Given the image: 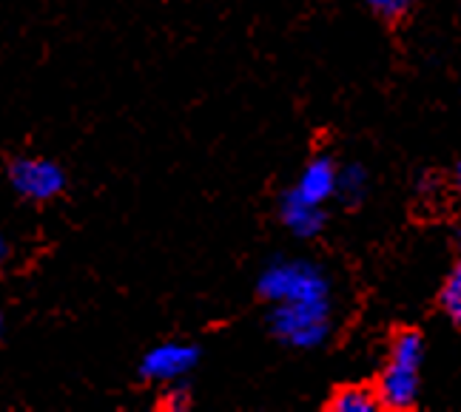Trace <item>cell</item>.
Wrapping results in <instances>:
<instances>
[{"mask_svg": "<svg viewBox=\"0 0 461 412\" xmlns=\"http://www.w3.org/2000/svg\"><path fill=\"white\" fill-rule=\"evenodd\" d=\"M6 179H9V188L21 196L23 202H32V205L55 202L68 188L66 168L58 159L38 157V154L12 157V163L6 166Z\"/></svg>", "mask_w": 461, "mask_h": 412, "instance_id": "277c9868", "label": "cell"}, {"mask_svg": "<svg viewBox=\"0 0 461 412\" xmlns=\"http://www.w3.org/2000/svg\"><path fill=\"white\" fill-rule=\"evenodd\" d=\"M456 242H458V247H461V225L456 228Z\"/></svg>", "mask_w": 461, "mask_h": 412, "instance_id": "9a60e30c", "label": "cell"}, {"mask_svg": "<svg viewBox=\"0 0 461 412\" xmlns=\"http://www.w3.org/2000/svg\"><path fill=\"white\" fill-rule=\"evenodd\" d=\"M203 358V350L194 342H180V338H171V342H159L143 353L137 364V375L146 384H174L183 381L185 375L197 370Z\"/></svg>", "mask_w": 461, "mask_h": 412, "instance_id": "5b68a950", "label": "cell"}, {"mask_svg": "<svg viewBox=\"0 0 461 412\" xmlns=\"http://www.w3.org/2000/svg\"><path fill=\"white\" fill-rule=\"evenodd\" d=\"M450 183H453V188L461 193V157L456 159V166H453V176H450Z\"/></svg>", "mask_w": 461, "mask_h": 412, "instance_id": "4fadbf2b", "label": "cell"}, {"mask_svg": "<svg viewBox=\"0 0 461 412\" xmlns=\"http://www.w3.org/2000/svg\"><path fill=\"white\" fill-rule=\"evenodd\" d=\"M379 396L374 384H362V381H350L336 387L328 401L325 412H379Z\"/></svg>", "mask_w": 461, "mask_h": 412, "instance_id": "ba28073f", "label": "cell"}, {"mask_svg": "<svg viewBox=\"0 0 461 412\" xmlns=\"http://www.w3.org/2000/svg\"><path fill=\"white\" fill-rule=\"evenodd\" d=\"M4 325H6V321H4V313H0V336H4Z\"/></svg>", "mask_w": 461, "mask_h": 412, "instance_id": "2e32d148", "label": "cell"}, {"mask_svg": "<svg viewBox=\"0 0 461 412\" xmlns=\"http://www.w3.org/2000/svg\"><path fill=\"white\" fill-rule=\"evenodd\" d=\"M365 4L387 26H402L416 9V0H365Z\"/></svg>", "mask_w": 461, "mask_h": 412, "instance_id": "8fae6325", "label": "cell"}, {"mask_svg": "<svg viewBox=\"0 0 461 412\" xmlns=\"http://www.w3.org/2000/svg\"><path fill=\"white\" fill-rule=\"evenodd\" d=\"M191 407V390L183 381H174L163 387V396L157 399V409H168V412H183Z\"/></svg>", "mask_w": 461, "mask_h": 412, "instance_id": "7c38bea8", "label": "cell"}, {"mask_svg": "<svg viewBox=\"0 0 461 412\" xmlns=\"http://www.w3.org/2000/svg\"><path fill=\"white\" fill-rule=\"evenodd\" d=\"M333 299H305L268 304V330L279 345L313 350L330 336Z\"/></svg>", "mask_w": 461, "mask_h": 412, "instance_id": "7a4b0ae2", "label": "cell"}, {"mask_svg": "<svg viewBox=\"0 0 461 412\" xmlns=\"http://www.w3.org/2000/svg\"><path fill=\"white\" fill-rule=\"evenodd\" d=\"M424 336L416 327H399L387 342L384 367L376 375V396L382 409H413L421 390Z\"/></svg>", "mask_w": 461, "mask_h": 412, "instance_id": "6da1fadb", "label": "cell"}, {"mask_svg": "<svg viewBox=\"0 0 461 412\" xmlns=\"http://www.w3.org/2000/svg\"><path fill=\"white\" fill-rule=\"evenodd\" d=\"M438 308L447 316L450 325L456 330H461V259L450 267V273L445 276V282H441Z\"/></svg>", "mask_w": 461, "mask_h": 412, "instance_id": "9c48e42d", "label": "cell"}, {"mask_svg": "<svg viewBox=\"0 0 461 412\" xmlns=\"http://www.w3.org/2000/svg\"><path fill=\"white\" fill-rule=\"evenodd\" d=\"M279 222L285 225L288 234H294L296 239H313L325 230L328 210L325 205H313L288 188L279 196Z\"/></svg>", "mask_w": 461, "mask_h": 412, "instance_id": "52a82bcc", "label": "cell"}, {"mask_svg": "<svg viewBox=\"0 0 461 412\" xmlns=\"http://www.w3.org/2000/svg\"><path fill=\"white\" fill-rule=\"evenodd\" d=\"M367 183H370L367 171L359 163H350V166L339 168V191H336V196L350 205H359L367 193Z\"/></svg>", "mask_w": 461, "mask_h": 412, "instance_id": "30bf717a", "label": "cell"}, {"mask_svg": "<svg viewBox=\"0 0 461 412\" xmlns=\"http://www.w3.org/2000/svg\"><path fill=\"white\" fill-rule=\"evenodd\" d=\"M257 293L268 304L333 299L330 279L319 264L308 259H276L257 279Z\"/></svg>", "mask_w": 461, "mask_h": 412, "instance_id": "3957f363", "label": "cell"}, {"mask_svg": "<svg viewBox=\"0 0 461 412\" xmlns=\"http://www.w3.org/2000/svg\"><path fill=\"white\" fill-rule=\"evenodd\" d=\"M6 256H9V242L4 239V234H0V264L6 262Z\"/></svg>", "mask_w": 461, "mask_h": 412, "instance_id": "5bb4252c", "label": "cell"}, {"mask_svg": "<svg viewBox=\"0 0 461 412\" xmlns=\"http://www.w3.org/2000/svg\"><path fill=\"white\" fill-rule=\"evenodd\" d=\"M291 191L313 205H328L330 200H336V191H339V166H336V159L330 154L311 157Z\"/></svg>", "mask_w": 461, "mask_h": 412, "instance_id": "8992f818", "label": "cell"}]
</instances>
